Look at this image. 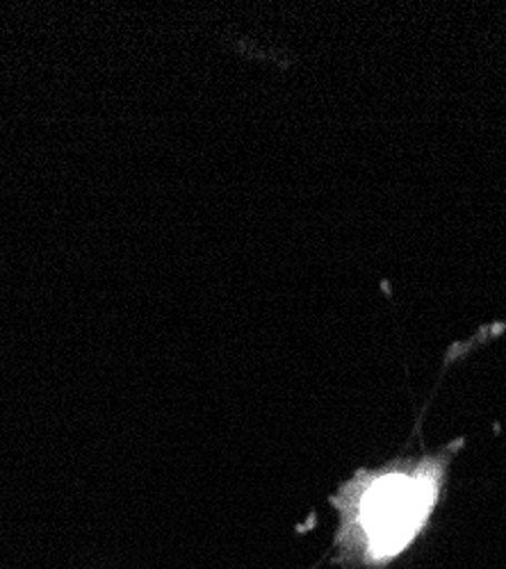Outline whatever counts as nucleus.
I'll return each mask as SVG.
<instances>
[{
  "label": "nucleus",
  "instance_id": "1",
  "mask_svg": "<svg viewBox=\"0 0 506 569\" xmlns=\"http://www.w3.org/2000/svg\"><path fill=\"white\" fill-rule=\"evenodd\" d=\"M462 442L436 453L363 467L329 503L338 512L331 562L345 569H388L429 531Z\"/></svg>",
  "mask_w": 506,
  "mask_h": 569
}]
</instances>
